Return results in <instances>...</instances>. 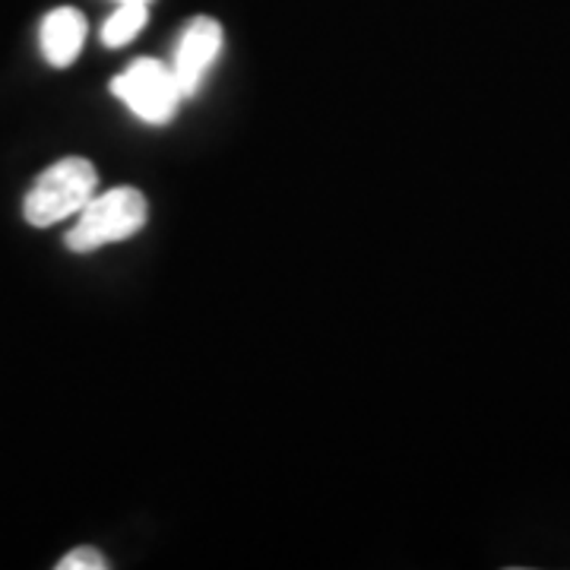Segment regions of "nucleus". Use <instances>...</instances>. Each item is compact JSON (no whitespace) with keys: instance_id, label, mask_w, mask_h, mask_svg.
Masks as SVG:
<instances>
[{"instance_id":"obj_3","label":"nucleus","mask_w":570,"mask_h":570,"mask_svg":"<svg viewBox=\"0 0 570 570\" xmlns=\"http://www.w3.org/2000/svg\"><path fill=\"white\" fill-rule=\"evenodd\" d=\"M111 96L149 127H165L175 121L184 102V92L171 67L156 58H140L111 80Z\"/></svg>"},{"instance_id":"obj_6","label":"nucleus","mask_w":570,"mask_h":570,"mask_svg":"<svg viewBox=\"0 0 570 570\" xmlns=\"http://www.w3.org/2000/svg\"><path fill=\"white\" fill-rule=\"evenodd\" d=\"M149 22V3H118V10L105 20L102 45L105 48H124L140 36Z\"/></svg>"},{"instance_id":"obj_1","label":"nucleus","mask_w":570,"mask_h":570,"mask_svg":"<svg viewBox=\"0 0 570 570\" xmlns=\"http://www.w3.org/2000/svg\"><path fill=\"white\" fill-rule=\"evenodd\" d=\"M96 184H99L96 165L82 156H67L51 168H45L29 187L22 200V216L32 228L63 223L96 197Z\"/></svg>"},{"instance_id":"obj_4","label":"nucleus","mask_w":570,"mask_h":570,"mask_svg":"<svg viewBox=\"0 0 570 570\" xmlns=\"http://www.w3.org/2000/svg\"><path fill=\"white\" fill-rule=\"evenodd\" d=\"M223 26L209 17H197L184 26L175 45V61H171V73L181 86L184 99H194L204 89L213 63L223 55Z\"/></svg>"},{"instance_id":"obj_2","label":"nucleus","mask_w":570,"mask_h":570,"mask_svg":"<svg viewBox=\"0 0 570 570\" xmlns=\"http://www.w3.org/2000/svg\"><path fill=\"white\" fill-rule=\"evenodd\" d=\"M146 197L137 187H115L96 194L77 213V223L67 232V247L73 254H92L105 245L127 242L146 225Z\"/></svg>"},{"instance_id":"obj_5","label":"nucleus","mask_w":570,"mask_h":570,"mask_svg":"<svg viewBox=\"0 0 570 570\" xmlns=\"http://www.w3.org/2000/svg\"><path fill=\"white\" fill-rule=\"evenodd\" d=\"M86 17L73 7H58L51 10L39 26L41 58L51 67H70L80 58L82 45H86Z\"/></svg>"},{"instance_id":"obj_7","label":"nucleus","mask_w":570,"mask_h":570,"mask_svg":"<svg viewBox=\"0 0 570 570\" xmlns=\"http://www.w3.org/2000/svg\"><path fill=\"white\" fill-rule=\"evenodd\" d=\"M108 561L102 558V551L96 549H73L70 554H63L58 561V570H105Z\"/></svg>"},{"instance_id":"obj_8","label":"nucleus","mask_w":570,"mask_h":570,"mask_svg":"<svg viewBox=\"0 0 570 570\" xmlns=\"http://www.w3.org/2000/svg\"><path fill=\"white\" fill-rule=\"evenodd\" d=\"M118 3H153V0H118Z\"/></svg>"}]
</instances>
